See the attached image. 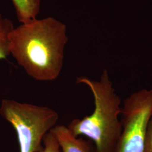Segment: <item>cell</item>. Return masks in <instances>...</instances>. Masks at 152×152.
Listing matches in <instances>:
<instances>
[{
	"mask_svg": "<svg viewBox=\"0 0 152 152\" xmlns=\"http://www.w3.org/2000/svg\"><path fill=\"white\" fill-rule=\"evenodd\" d=\"M66 26L53 17L21 23L9 36V50L28 76L52 81L60 76L68 41Z\"/></svg>",
	"mask_w": 152,
	"mask_h": 152,
	"instance_id": "cell-1",
	"label": "cell"
},
{
	"mask_svg": "<svg viewBox=\"0 0 152 152\" xmlns=\"http://www.w3.org/2000/svg\"><path fill=\"white\" fill-rule=\"evenodd\" d=\"M78 84H84L92 92L95 108L91 114L82 119L72 120L67 126L74 136L87 137L95 145L96 152H114L122 127L121 100L116 94L108 72L104 69L99 81L78 77Z\"/></svg>",
	"mask_w": 152,
	"mask_h": 152,
	"instance_id": "cell-2",
	"label": "cell"
},
{
	"mask_svg": "<svg viewBox=\"0 0 152 152\" xmlns=\"http://www.w3.org/2000/svg\"><path fill=\"white\" fill-rule=\"evenodd\" d=\"M0 114L15 131L20 152H42L44 136L59 118L53 109L10 99L2 100Z\"/></svg>",
	"mask_w": 152,
	"mask_h": 152,
	"instance_id": "cell-3",
	"label": "cell"
},
{
	"mask_svg": "<svg viewBox=\"0 0 152 152\" xmlns=\"http://www.w3.org/2000/svg\"><path fill=\"white\" fill-rule=\"evenodd\" d=\"M122 130L114 152H144L147 125L152 115V89H142L125 99Z\"/></svg>",
	"mask_w": 152,
	"mask_h": 152,
	"instance_id": "cell-4",
	"label": "cell"
},
{
	"mask_svg": "<svg viewBox=\"0 0 152 152\" xmlns=\"http://www.w3.org/2000/svg\"><path fill=\"white\" fill-rule=\"evenodd\" d=\"M50 131L58 142L61 152H96L92 141L74 136L67 126L55 125Z\"/></svg>",
	"mask_w": 152,
	"mask_h": 152,
	"instance_id": "cell-5",
	"label": "cell"
},
{
	"mask_svg": "<svg viewBox=\"0 0 152 152\" xmlns=\"http://www.w3.org/2000/svg\"><path fill=\"white\" fill-rule=\"evenodd\" d=\"M16 16L21 23L36 18L40 11L41 0H11Z\"/></svg>",
	"mask_w": 152,
	"mask_h": 152,
	"instance_id": "cell-6",
	"label": "cell"
},
{
	"mask_svg": "<svg viewBox=\"0 0 152 152\" xmlns=\"http://www.w3.org/2000/svg\"><path fill=\"white\" fill-rule=\"evenodd\" d=\"M14 28L12 22L0 13V60L6 59L10 55L9 36Z\"/></svg>",
	"mask_w": 152,
	"mask_h": 152,
	"instance_id": "cell-7",
	"label": "cell"
},
{
	"mask_svg": "<svg viewBox=\"0 0 152 152\" xmlns=\"http://www.w3.org/2000/svg\"><path fill=\"white\" fill-rule=\"evenodd\" d=\"M43 145L42 152H61L59 144L50 131L44 136Z\"/></svg>",
	"mask_w": 152,
	"mask_h": 152,
	"instance_id": "cell-8",
	"label": "cell"
},
{
	"mask_svg": "<svg viewBox=\"0 0 152 152\" xmlns=\"http://www.w3.org/2000/svg\"><path fill=\"white\" fill-rule=\"evenodd\" d=\"M144 152H152V115L147 125L144 140Z\"/></svg>",
	"mask_w": 152,
	"mask_h": 152,
	"instance_id": "cell-9",
	"label": "cell"
}]
</instances>
